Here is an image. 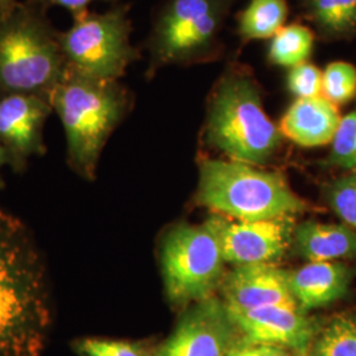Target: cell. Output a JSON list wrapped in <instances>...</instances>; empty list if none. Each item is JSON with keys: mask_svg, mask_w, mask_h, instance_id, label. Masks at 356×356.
<instances>
[{"mask_svg": "<svg viewBox=\"0 0 356 356\" xmlns=\"http://www.w3.org/2000/svg\"><path fill=\"white\" fill-rule=\"evenodd\" d=\"M220 285L222 301L229 310L297 306L289 286L288 272L272 263L236 266L223 277Z\"/></svg>", "mask_w": 356, "mask_h": 356, "instance_id": "cell-13", "label": "cell"}, {"mask_svg": "<svg viewBox=\"0 0 356 356\" xmlns=\"http://www.w3.org/2000/svg\"><path fill=\"white\" fill-rule=\"evenodd\" d=\"M225 263L211 218L198 226L179 223L172 227L160 244V266L169 302L189 306L211 297L223 280Z\"/></svg>", "mask_w": 356, "mask_h": 356, "instance_id": "cell-8", "label": "cell"}, {"mask_svg": "<svg viewBox=\"0 0 356 356\" xmlns=\"http://www.w3.org/2000/svg\"><path fill=\"white\" fill-rule=\"evenodd\" d=\"M6 165H10V160H8V156H7V153L4 151V148L0 144V189L4 188V178H3V175H1V170H3V168Z\"/></svg>", "mask_w": 356, "mask_h": 356, "instance_id": "cell-29", "label": "cell"}, {"mask_svg": "<svg viewBox=\"0 0 356 356\" xmlns=\"http://www.w3.org/2000/svg\"><path fill=\"white\" fill-rule=\"evenodd\" d=\"M206 138L229 160L250 165H264L280 148V128L264 111L260 90L242 67L232 66L216 83Z\"/></svg>", "mask_w": 356, "mask_h": 356, "instance_id": "cell-4", "label": "cell"}, {"mask_svg": "<svg viewBox=\"0 0 356 356\" xmlns=\"http://www.w3.org/2000/svg\"><path fill=\"white\" fill-rule=\"evenodd\" d=\"M45 8L51 7H63L66 11L74 16L76 13H83L89 10L90 4L95 1H116V0H36Z\"/></svg>", "mask_w": 356, "mask_h": 356, "instance_id": "cell-27", "label": "cell"}, {"mask_svg": "<svg viewBox=\"0 0 356 356\" xmlns=\"http://www.w3.org/2000/svg\"><path fill=\"white\" fill-rule=\"evenodd\" d=\"M78 356H154L156 347L147 342L111 339L99 337H82L72 342Z\"/></svg>", "mask_w": 356, "mask_h": 356, "instance_id": "cell-21", "label": "cell"}, {"mask_svg": "<svg viewBox=\"0 0 356 356\" xmlns=\"http://www.w3.org/2000/svg\"><path fill=\"white\" fill-rule=\"evenodd\" d=\"M292 243L309 263L356 259V229L347 225L307 220L294 229Z\"/></svg>", "mask_w": 356, "mask_h": 356, "instance_id": "cell-16", "label": "cell"}, {"mask_svg": "<svg viewBox=\"0 0 356 356\" xmlns=\"http://www.w3.org/2000/svg\"><path fill=\"white\" fill-rule=\"evenodd\" d=\"M225 260L236 266L272 263L285 254L293 242L294 218L280 216L252 222H229L211 216Z\"/></svg>", "mask_w": 356, "mask_h": 356, "instance_id": "cell-12", "label": "cell"}, {"mask_svg": "<svg viewBox=\"0 0 356 356\" xmlns=\"http://www.w3.org/2000/svg\"><path fill=\"white\" fill-rule=\"evenodd\" d=\"M342 116L338 106L323 95L300 98L292 103L281 119L282 136L304 148H316L334 139Z\"/></svg>", "mask_w": 356, "mask_h": 356, "instance_id": "cell-14", "label": "cell"}, {"mask_svg": "<svg viewBox=\"0 0 356 356\" xmlns=\"http://www.w3.org/2000/svg\"><path fill=\"white\" fill-rule=\"evenodd\" d=\"M306 15L326 38L356 33V0H304Z\"/></svg>", "mask_w": 356, "mask_h": 356, "instance_id": "cell-17", "label": "cell"}, {"mask_svg": "<svg viewBox=\"0 0 356 356\" xmlns=\"http://www.w3.org/2000/svg\"><path fill=\"white\" fill-rule=\"evenodd\" d=\"M327 163L347 170L356 172V107L344 115L331 141Z\"/></svg>", "mask_w": 356, "mask_h": 356, "instance_id": "cell-23", "label": "cell"}, {"mask_svg": "<svg viewBox=\"0 0 356 356\" xmlns=\"http://www.w3.org/2000/svg\"><path fill=\"white\" fill-rule=\"evenodd\" d=\"M197 200L216 214L239 222L293 216L307 210L305 200L280 173L232 160L201 163Z\"/></svg>", "mask_w": 356, "mask_h": 356, "instance_id": "cell-5", "label": "cell"}, {"mask_svg": "<svg viewBox=\"0 0 356 356\" xmlns=\"http://www.w3.org/2000/svg\"><path fill=\"white\" fill-rule=\"evenodd\" d=\"M231 0H168L147 40V76L170 65L202 63L216 53Z\"/></svg>", "mask_w": 356, "mask_h": 356, "instance_id": "cell-7", "label": "cell"}, {"mask_svg": "<svg viewBox=\"0 0 356 356\" xmlns=\"http://www.w3.org/2000/svg\"><path fill=\"white\" fill-rule=\"evenodd\" d=\"M53 113L51 101L33 94L0 95V144L10 166L22 172L35 156H44V128Z\"/></svg>", "mask_w": 356, "mask_h": 356, "instance_id": "cell-10", "label": "cell"}, {"mask_svg": "<svg viewBox=\"0 0 356 356\" xmlns=\"http://www.w3.org/2000/svg\"><path fill=\"white\" fill-rule=\"evenodd\" d=\"M58 33L48 8L36 0L19 1L13 13L0 17V95L49 99L67 74Z\"/></svg>", "mask_w": 356, "mask_h": 356, "instance_id": "cell-3", "label": "cell"}, {"mask_svg": "<svg viewBox=\"0 0 356 356\" xmlns=\"http://www.w3.org/2000/svg\"><path fill=\"white\" fill-rule=\"evenodd\" d=\"M286 17V0H251L239 17L238 31L245 41L273 38Z\"/></svg>", "mask_w": 356, "mask_h": 356, "instance_id": "cell-18", "label": "cell"}, {"mask_svg": "<svg viewBox=\"0 0 356 356\" xmlns=\"http://www.w3.org/2000/svg\"><path fill=\"white\" fill-rule=\"evenodd\" d=\"M307 356H356V319L339 316L319 329Z\"/></svg>", "mask_w": 356, "mask_h": 356, "instance_id": "cell-20", "label": "cell"}, {"mask_svg": "<svg viewBox=\"0 0 356 356\" xmlns=\"http://www.w3.org/2000/svg\"><path fill=\"white\" fill-rule=\"evenodd\" d=\"M227 356H297L292 351L268 344L244 343L239 341Z\"/></svg>", "mask_w": 356, "mask_h": 356, "instance_id": "cell-26", "label": "cell"}, {"mask_svg": "<svg viewBox=\"0 0 356 356\" xmlns=\"http://www.w3.org/2000/svg\"><path fill=\"white\" fill-rule=\"evenodd\" d=\"M239 341L227 306L211 296L184 312L154 356H227Z\"/></svg>", "mask_w": 356, "mask_h": 356, "instance_id": "cell-9", "label": "cell"}, {"mask_svg": "<svg viewBox=\"0 0 356 356\" xmlns=\"http://www.w3.org/2000/svg\"><path fill=\"white\" fill-rule=\"evenodd\" d=\"M294 301L302 312L331 305L346 296L351 272L342 263L316 261L288 272Z\"/></svg>", "mask_w": 356, "mask_h": 356, "instance_id": "cell-15", "label": "cell"}, {"mask_svg": "<svg viewBox=\"0 0 356 356\" xmlns=\"http://www.w3.org/2000/svg\"><path fill=\"white\" fill-rule=\"evenodd\" d=\"M313 45L314 35L309 28L301 24L284 26L270 40L268 58L270 64L291 69L307 63Z\"/></svg>", "mask_w": 356, "mask_h": 356, "instance_id": "cell-19", "label": "cell"}, {"mask_svg": "<svg viewBox=\"0 0 356 356\" xmlns=\"http://www.w3.org/2000/svg\"><path fill=\"white\" fill-rule=\"evenodd\" d=\"M73 24L58 38L69 74L97 81H119L128 67L140 60L132 45L129 7L115 4L104 13H76Z\"/></svg>", "mask_w": 356, "mask_h": 356, "instance_id": "cell-6", "label": "cell"}, {"mask_svg": "<svg viewBox=\"0 0 356 356\" xmlns=\"http://www.w3.org/2000/svg\"><path fill=\"white\" fill-rule=\"evenodd\" d=\"M54 322L51 279L35 236L0 210V356H41Z\"/></svg>", "mask_w": 356, "mask_h": 356, "instance_id": "cell-1", "label": "cell"}, {"mask_svg": "<svg viewBox=\"0 0 356 356\" xmlns=\"http://www.w3.org/2000/svg\"><path fill=\"white\" fill-rule=\"evenodd\" d=\"M326 200L344 225L356 229V172L334 179L326 188Z\"/></svg>", "mask_w": 356, "mask_h": 356, "instance_id": "cell-24", "label": "cell"}, {"mask_svg": "<svg viewBox=\"0 0 356 356\" xmlns=\"http://www.w3.org/2000/svg\"><path fill=\"white\" fill-rule=\"evenodd\" d=\"M322 95L334 104H344L356 97V67L335 61L322 72Z\"/></svg>", "mask_w": 356, "mask_h": 356, "instance_id": "cell-22", "label": "cell"}, {"mask_svg": "<svg viewBox=\"0 0 356 356\" xmlns=\"http://www.w3.org/2000/svg\"><path fill=\"white\" fill-rule=\"evenodd\" d=\"M19 0H0V17H4L13 13Z\"/></svg>", "mask_w": 356, "mask_h": 356, "instance_id": "cell-28", "label": "cell"}, {"mask_svg": "<svg viewBox=\"0 0 356 356\" xmlns=\"http://www.w3.org/2000/svg\"><path fill=\"white\" fill-rule=\"evenodd\" d=\"M286 86L297 99L319 97L322 95V70L310 63L296 65L289 69Z\"/></svg>", "mask_w": 356, "mask_h": 356, "instance_id": "cell-25", "label": "cell"}, {"mask_svg": "<svg viewBox=\"0 0 356 356\" xmlns=\"http://www.w3.org/2000/svg\"><path fill=\"white\" fill-rule=\"evenodd\" d=\"M49 101L64 128L67 165L79 177L95 179L107 140L131 107V92L119 81L67 73Z\"/></svg>", "mask_w": 356, "mask_h": 356, "instance_id": "cell-2", "label": "cell"}, {"mask_svg": "<svg viewBox=\"0 0 356 356\" xmlns=\"http://www.w3.org/2000/svg\"><path fill=\"white\" fill-rule=\"evenodd\" d=\"M229 312L244 343L277 346L297 356H307L319 331L318 323L297 306Z\"/></svg>", "mask_w": 356, "mask_h": 356, "instance_id": "cell-11", "label": "cell"}]
</instances>
